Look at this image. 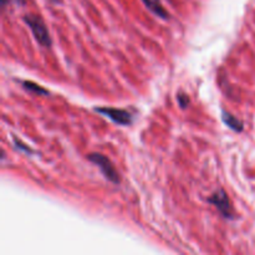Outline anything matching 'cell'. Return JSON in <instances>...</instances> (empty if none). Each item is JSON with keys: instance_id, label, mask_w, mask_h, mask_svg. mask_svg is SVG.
Wrapping results in <instances>:
<instances>
[{"instance_id": "cell-1", "label": "cell", "mask_w": 255, "mask_h": 255, "mask_svg": "<svg viewBox=\"0 0 255 255\" xmlns=\"http://www.w3.org/2000/svg\"><path fill=\"white\" fill-rule=\"evenodd\" d=\"M25 24L29 26V29L31 30L32 35H34L35 40L37 41V44L42 47H46L49 49L51 46L52 41L51 37H50V32L47 30L46 24L44 22L41 16L35 14H26L22 17Z\"/></svg>"}, {"instance_id": "cell-2", "label": "cell", "mask_w": 255, "mask_h": 255, "mask_svg": "<svg viewBox=\"0 0 255 255\" xmlns=\"http://www.w3.org/2000/svg\"><path fill=\"white\" fill-rule=\"evenodd\" d=\"M87 159L99 167V169L101 171V173L104 174V177L107 181L111 182V183L114 184L121 183V177H120L119 172L115 168L114 163H112V162L110 161V158H107L105 154L94 152V153L87 154Z\"/></svg>"}, {"instance_id": "cell-3", "label": "cell", "mask_w": 255, "mask_h": 255, "mask_svg": "<svg viewBox=\"0 0 255 255\" xmlns=\"http://www.w3.org/2000/svg\"><path fill=\"white\" fill-rule=\"evenodd\" d=\"M208 203L213 204V206L218 209V212L221 213V216L223 217V218H236V213H234V208L233 206H232V202L224 189H217V191L208 198Z\"/></svg>"}, {"instance_id": "cell-4", "label": "cell", "mask_w": 255, "mask_h": 255, "mask_svg": "<svg viewBox=\"0 0 255 255\" xmlns=\"http://www.w3.org/2000/svg\"><path fill=\"white\" fill-rule=\"evenodd\" d=\"M95 111L102 116L111 120L114 124L121 126H129L133 122V116L129 111L122 109H114V107H95Z\"/></svg>"}, {"instance_id": "cell-5", "label": "cell", "mask_w": 255, "mask_h": 255, "mask_svg": "<svg viewBox=\"0 0 255 255\" xmlns=\"http://www.w3.org/2000/svg\"><path fill=\"white\" fill-rule=\"evenodd\" d=\"M222 121L226 125L228 128H231L234 132H243L244 129V124L242 120L237 119L234 115H232L231 112L226 111V110H222Z\"/></svg>"}, {"instance_id": "cell-6", "label": "cell", "mask_w": 255, "mask_h": 255, "mask_svg": "<svg viewBox=\"0 0 255 255\" xmlns=\"http://www.w3.org/2000/svg\"><path fill=\"white\" fill-rule=\"evenodd\" d=\"M142 2H143V4L146 5L147 9H148L152 14L156 15V16L161 17V19L163 20H167L169 17L168 11L164 9L163 5H162V2L159 1V0H142Z\"/></svg>"}, {"instance_id": "cell-7", "label": "cell", "mask_w": 255, "mask_h": 255, "mask_svg": "<svg viewBox=\"0 0 255 255\" xmlns=\"http://www.w3.org/2000/svg\"><path fill=\"white\" fill-rule=\"evenodd\" d=\"M22 85V89L26 90L27 92H30V94H34V95H39V96H42V95H49V90L44 89L42 86H40V85H37L36 82H32V81H29V80H25V81L21 82Z\"/></svg>"}, {"instance_id": "cell-8", "label": "cell", "mask_w": 255, "mask_h": 255, "mask_svg": "<svg viewBox=\"0 0 255 255\" xmlns=\"http://www.w3.org/2000/svg\"><path fill=\"white\" fill-rule=\"evenodd\" d=\"M12 146H14V148L16 149V151L21 152V153H26V154H29V156L36 153L34 149H31V147H29L27 144H25L24 142H22L21 139L17 138L16 136H12Z\"/></svg>"}, {"instance_id": "cell-9", "label": "cell", "mask_w": 255, "mask_h": 255, "mask_svg": "<svg viewBox=\"0 0 255 255\" xmlns=\"http://www.w3.org/2000/svg\"><path fill=\"white\" fill-rule=\"evenodd\" d=\"M177 101H178L179 107H181L182 110H186L187 107L189 106V102H191V99H189V96L186 94V92L179 91L178 94H177Z\"/></svg>"}, {"instance_id": "cell-10", "label": "cell", "mask_w": 255, "mask_h": 255, "mask_svg": "<svg viewBox=\"0 0 255 255\" xmlns=\"http://www.w3.org/2000/svg\"><path fill=\"white\" fill-rule=\"evenodd\" d=\"M11 1H14L16 5H25L26 0H11Z\"/></svg>"}]
</instances>
